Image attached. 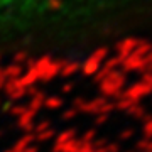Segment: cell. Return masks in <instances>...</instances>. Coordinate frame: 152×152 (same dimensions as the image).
I'll return each mask as SVG.
<instances>
[{"mask_svg": "<svg viewBox=\"0 0 152 152\" xmlns=\"http://www.w3.org/2000/svg\"><path fill=\"white\" fill-rule=\"evenodd\" d=\"M112 0H0V51L44 42Z\"/></svg>", "mask_w": 152, "mask_h": 152, "instance_id": "6da1fadb", "label": "cell"}]
</instances>
